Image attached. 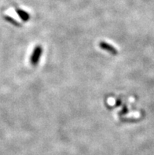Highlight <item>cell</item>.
I'll use <instances>...</instances> for the list:
<instances>
[{
    "label": "cell",
    "mask_w": 154,
    "mask_h": 155,
    "mask_svg": "<svg viewBox=\"0 0 154 155\" xmlns=\"http://www.w3.org/2000/svg\"><path fill=\"white\" fill-rule=\"evenodd\" d=\"M42 53H43V47L41 46H36L34 48L32 53H31V58H30V62L32 65H36L39 63V60L41 58Z\"/></svg>",
    "instance_id": "1"
},
{
    "label": "cell",
    "mask_w": 154,
    "mask_h": 155,
    "mask_svg": "<svg viewBox=\"0 0 154 155\" xmlns=\"http://www.w3.org/2000/svg\"><path fill=\"white\" fill-rule=\"evenodd\" d=\"M99 47L100 48H102V50H104V51H108L109 53L112 54H116L118 53V51H117L116 47H114L113 46H112L111 44H109V43H106V42H100Z\"/></svg>",
    "instance_id": "2"
},
{
    "label": "cell",
    "mask_w": 154,
    "mask_h": 155,
    "mask_svg": "<svg viewBox=\"0 0 154 155\" xmlns=\"http://www.w3.org/2000/svg\"><path fill=\"white\" fill-rule=\"evenodd\" d=\"M16 12H17V14L19 16V18H21L22 21H28L29 20V15H28V14L26 13L25 11L18 10H16Z\"/></svg>",
    "instance_id": "3"
},
{
    "label": "cell",
    "mask_w": 154,
    "mask_h": 155,
    "mask_svg": "<svg viewBox=\"0 0 154 155\" xmlns=\"http://www.w3.org/2000/svg\"><path fill=\"white\" fill-rule=\"evenodd\" d=\"M4 18H5V20L8 21L10 22V23L14 24V25H17V26H19L20 25L18 21H17V20H15V19H14V18H11L10 16H5Z\"/></svg>",
    "instance_id": "4"
}]
</instances>
